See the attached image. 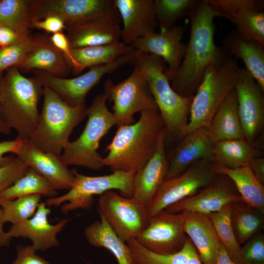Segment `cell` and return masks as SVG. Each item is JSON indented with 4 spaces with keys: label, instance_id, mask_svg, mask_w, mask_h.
<instances>
[{
    "label": "cell",
    "instance_id": "6da1fadb",
    "mask_svg": "<svg viewBox=\"0 0 264 264\" xmlns=\"http://www.w3.org/2000/svg\"><path fill=\"white\" fill-rule=\"evenodd\" d=\"M189 17L190 36L182 63L176 71H165L173 90L184 97L194 96L207 66L224 52L215 44L214 20L219 17L206 0H200Z\"/></svg>",
    "mask_w": 264,
    "mask_h": 264
},
{
    "label": "cell",
    "instance_id": "7a4b0ae2",
    "mask_svg": "<svg viewBox=\"0 0 264 264\" xmlns=\"http://www.w3.org/2000/svg\"><path fill=\"white\" fill-rule=\"evenodd\" d=\"M164 124L158 109L140 112L138 120L119 127L101 160L113 172L135 173L151 158L156 149Z\"/></svg>",
    "mask_w": 264,
    "mask_h": 264
},
{
    "label": "cell",
    "instance_id": "3957f363",
    "mask_svg": "<svg viewBox=\"0 0 264 264\" xmlns=\"http://www.w3.org/2000/svg\"><path fill=\"white\" fill-rule=\"evenodd\" d=\"M135 64L149 84L163 121L165 149L171 148L183 136L193 97H182L173 90L165 74L167 67L161 58L136 51Z\"/></svg>",
    "mask_w": 264,
    "mask_h": 264
},
{
    "label": "cell",
    "instance_id": "277c9868",
    "mask_svg": "<svg viewBox=\"0 0 264 264\" xmlns=\"http://www.w3.org/2000/svg\"><path fill=\"white\" fill-rule=\"evenodd\" d=\"M44 88L36 78H27L16 67L2 76L0 116L5 124L17 132V138H30L38 124V103Z\"/></svg>",
    "mask_w": 264,
    "mask_h": 264
},
{
    "label": "cell",
    "instance_id": "5b68a950",
    "mask_svg": "<svg viewBox=\"0 0 264 264\" xmlns=\"http://www.w3.org/2000/svg\"><path fill=\"white\" fill-rule=\"evenodd\" d=\"M237 60L224 52L207 66L191 103L189 118L183 136L209 127L219 107L235 87L239 67Z\"/></svg>",
    "mask_w": 264,
    "mask_h": 264
},
{
    "label": "cell",
    "instance_id": "8992f818",
    "mask_svg": "<svg viewBox=\"0 0 264 264\" xmlns=\"http://www.w3.org/2000/svg\"><path fill=\"white\" fill-rule=\"evenodd\" d=\"M44 88V102L37 127L30 143L46 153L61 155L73 129L87 116L86 105L73 107L46 86Z\"/></svg>",
    "mask_w": 264,
    "mask_h": 264
},
{
    "label": "cell",
    "instance_id": "52a82bcc",
    "mask_svg": "<svg viewBox=\"0 0 264 264\" xmlns=\"http://www.w3.org/2000/svg\"><path fill=\"white\" fill-rule=\"evenodd\" d=\"M106 94L97 95L87 109L88 121L85 127L75 140L69 141L61 157L67 165L83 166L94 171L100 170L103 165L102 156L97 152L100 141L117 122L106 105Z\"/></svg>",
    "mask_w": 264,
    "mask_h": 264
},
{
    "label": "cell",
    "instance_id": "ba28073f",
    "mask_svg": "<svg viewBox=\"0 0 264 264\" xmlns=\"http://www.w3.org/2000/svg\"><path fill=\"white\" fill-rule=\"evenodd\" d=\"M75 178L68 191L60 196L46 199V205L58 207L64 214L77 209L88 210L94 203V196L101 195L106 191H119L120 195L125 198L132 197V181L135 173L115 172L112 174L97 176L84 175L72 170Z\"/></svg>",
    "mask_w": 264,
    "mask_h": 264
},
{
    "label": "cell",
    "instance_id": "9c48e42d",
    "mask_svg": "<svg viewBox=\"0 0 264 264\" xmlns=\"http://www.w3.org/2000/svg\"><path fill=\"white\" fill-rule=\"evenodd\" d=\"M104 90L107 100L113 102L112 113L117 128L134 123L133 115L138 112L158 109L149 84L136 64L131 75L120 83L114 84L107 79Z\"/></svg>",
    "mask_w": 264,
    "mask_h": 264
},
{
    "label": "cell",
    "instance_id": "30bf717a",
    "mask_svg": "<svg viewBox=\"0 0 264 264\" xmlns=\"http://www.w3.org/2000/svg\"><path fill=\"white\" fill-rule=\"evenodd\" d=\"M218 174L213 160L202 159L193 163L179 176L164 180L146 207L149 216H154L169 206L196 194Z\"/></svg>",
    "mask_w": 264,
    "mask_h": 264
},
{
    "label": "cell",
    "instance_id": "8fae6325",
    "mask_svg": "<svg viewBox=\"0 0 264 264\" xmlns=\"http://www.w3.org/2000/svg\"><path fill=\"white\" fill-rule=\"evenodd\" d=\"M136 52L124 55L114 61L89 68L86 73L72 78L54 76L41 70L35 71L36 78L43 86H46L73 107L85 104L89 91L97 85L106 74L113 73L127 64H135Z\"/></svg>",
    "mask_w": 264,
    "mask_h": 264
},
{
    "label": "cell",
    "instance_id": "7c38bea8",
    "mask_svg": "<svg viewBox=\"0 0 264 264\" xmlns=\"http://www.w3.org/2000/svg\"><path fill=\"white\" fill-rule=\"evenodd\" d=\"M97 209L99 215L124 242L135 239L149 223L150 217L146 206L132 198H125L113 190L100 195Z\"/></svg>",
    "mask_w": 264,
    "mask_h": 264
},
{
    "label": "cell",
    "instance_id": "4fadbf2b",
    "mask_svg": "<svg viewBox=\"0 0 264 264\" xmlns=\"http://www.w3.org/2000/svg\"><path fill=\"white\" fill-rule=\"evenodd\" d=\"M49 16L61 18L65 24L81 23L100 18L120 17L114 0H32L31 20H42Z\"/></svg>",
    "mask_w": 264,
    "mask_h": 264
},
{
    "label": "cell",
    "instance_id": "5bb4252c",
    "mask_svg": "<svg viewBox=\"0 0 264 264\" xmlns=\"http://www.w3.org/2000/svg\"><path fill=\"white\" fill-rule=\"evenodd\" d=\"M185 217V212L170 213L163 210L150 217L147 226L135 239L153 253H176L183 247L187 237L184 231Z\"/></svg>",
    "mask_w": 264,
    "mask_h": 264
},
{
    "label": "cell",
    "instance_id": "9a60e30c",
    "mask_svg": "<svg viewBox=\"0 0 264 264\" xmlns=\"http://www.w3.org/2000/svg\"><path fill=\"white\" fill-rule=\"evenodd\" d=\"M235 89L244 139L253 144L264 135V91L244 68L240 67Z\"/></svg>",
    "mask_w": 264,
    "mask_h": 264
},
{
    "label": "cell",
    "instance_id": "2e32d148",
    "mask_svg": "<svg viewBox=\"0 0 264 264\" xmlns=\"http://www.w3.org/2000/svg\"><path fill=\"white\" fill-rule=\"evenodd\" d=\"M218 14L236 26L242 37L254 40L264 46L263 0H206Z\"/></svg>",
    "mask_w": 264,
    "mask_h": 264
},
{
    "label": "cell",
    "instance_id": "e0dca14e",
    "mask_svg": "<svg viewBox=\"0 0 264 264\" xmlns=\"http://www.w3.org/2000/svg\"><path fill=\"white\" fill-rule=\"evenodd\" d=\"M242 200L232 180L219 173L207 186L194 195L166 208L170 213L193 212L209 215L217 212L229 203Z\"/></svg>",
    "mask_w": 264,
    "mask_h": 264
},
{
    "label": "cell",
    "instance_id": "ac0fdd59",
    "mask_svg": "<svg viewBox=\"0 0 264 264\" xmlns=\"http://www.w3.org/2000/svg\"><path fill=\"white\" fill-rule=\"evenodd\" d=\"M51 209L41 202L34 215L22 222L12 224L7 231L12 238L28 239L37 251H44L60 244L57 236L70 221L64 218L56 224L50 223L48 216Z\"/></svg>",
    "mask_w": 264,
    "mask_h": 264
},
{
    "label": "cell",
    "instance_id": "d6986e66",
    "mask_svg": "<svg viewBox=\"0 0 264 264\" xmlns=\"http://www.w3.org/2000/svg\"><path fill=\"white\" fill-rule=\"evenodd\" d=\"M213 145L207 128H199L183 135L166 151L169 169L165 180L179 176L198 160H212Z\"/></svg>",
    "mask_w": 264,
    "mask_h": 264
},
{
    "label": "cell",
    "instance_id": "ffe728a7",
    "mask_svg": "<svg viewBox=\"0 0 264 264\" xmlns=\"http://www.w3.org/2000/svg\"><path fill=\"white\" fill-rule=\"evenodd\" d=\"M122 20L121 38L131 45L135 40L155 33L158 26L154 0H114Z\"/></svg>",
    "mask_w": 264,
    "mask_h": 264
},
{
    "label": "cell",
    "instance_id": "44dd1931",
    "mask_svg": "<svg viewBox=\"0 0 264 264\" xmlns=\"http://www.w3.org/2000/svg\"><path fill=\"white\" fill-rule=\"evenodd\" d=\"M16 154L57 190L71 188L75 176L63 161L61 155L44 152L34 147L29 140H23Z\"/></svg>",
    "mask_w": 264,
    "mask_h": 264
},
{
    "label": "cell",
    "instance_id": "7402d4cb",
    "mask_svg": "<svg viewBox=\"0 0 264 264\" xmlns=\"http://www.w3.org/2000/svg\"><path fill=\"white\" fill-rule=\"evenodd\" d=\"M184 28L180 25L158 33H154L139 38L130 45L136 51L161 58L168 65L166 71L175 72L179 67L187 45L181 42Z\"/></svg>",
    "mask_w": 264,
    "mask_h": 264
},
{
    "label": "cell",
    "instance_id": "603a6c76",
    "mask_svg": "<svg viewBox=\"0 0 264 264\" xmlns=\"http://www.w3.org/2000/svg\"><path fill=\"white\" fill-rule=\"evenodd\" d=\"M120 17H104L78 23L66 24V36L71 49L113 44L119 42Z\"/></svg>",
    "mask_w": 264,
    "mask_h": 264
},
{
    "label": "cell",
    "instance_id": "cb8c5ba5",
    "mask_svg": "<svg viewBox=\"0 0 264 264\" xmlns=\"http://www.w3.org/2000/svg\"><path fill=\"white\" fill-rule=\"evenodd\" d=\"M168 169L164 129L160 134L153 156L142 168L134 174L132 198L147 207L165 180Z\"/></svg>",
    "mask_w": 264,
    "mask_h": 264
},
{
    "label": "cell",
    "instance_id": "d4e9b609",
    "mask_svg": "<svg viewBox=\"0 0 264 264\" xmlns=\"http://www.w3.org/2000/svg\"><path fill=\"white\" fill-rule=\"evenodd\" d=\"M184 231L202 264H215L221 242L207 215L185 212Z\"/></svg>",
    "mask_w": 264,
    "mask_h": 264
},
{
    "label": "cell",
    "instance_id": "484cf974",
    "mask_svg": "<svg viewBox=\"0 0 264 264\" xmlns=\"http://www.w3.org/2000/svg\"><path fill=\"white\" fill-rule=\"evenodd\" d=\"M221 47L229 57L243 62L245 69L264 91V46L232 30L223 39Z\"/></svg>",
    "mask_w": 264,
    "mask_h": 264
},
{
    "label": "cell",
    "instance_id": "4316f807",
    "mask_svg": "<svg viewBox=\"0 0 264 264\" xmlns=\"http://www.w3.org/2000/svg\"><path fill=\"white\" fill-rule=\"evenodd\" d=\"M32 50L17 67L24 70L39 69L51 75L65 78L71 70L64 54L45 35L34 37Z\"/></svg>",
    "mask_w": 264,
    "mask_h": 264
},
{
    "label": "cell",
    "instance_id": "83f0119b",
    "mask_svg": "<svg viewBox=\"0 0 264 264\" xmlns=\"http://www.w3.org/2000/svg\"><path fill=\"white\" fill-rule=\"evenodd\" d=\"M207 130L213 143L225 140L244 139L239 116L235 87L219 107Z\"/></svg>",
    "mask_w": 264,
    "mask_h": 264
},
{
    "label": "cell",
    "instance_id": "f1b7e54d",
    "mask_svg": "<svg viewBox=\"0 0 264 264\" xmlns=\"http://www.w3.org/2000/svg\"><path fill=\"white\" fill-rule=\"evenodd\" d=\"M263 154V150L245 139L222 140L213 145L212 160L217 164L229 168L248 165L253 159Z\"/></svg>",
    "mask_w": 264,
    "mask_h": 264
},
{
    "label": "cell",
    "instance_id": "f546056e",
    "mask_svg": "<svg viewBox=\"0 0 264 264\" xmlns=\"http://www.w3.org/2000/svg\"><path fill=\"white\" fill-rule=\"evenodd\" d=\"M126 242L131 251L132 264H202L197 249L188 236L183 247L169 255L153 253L138 244L135 239Z\"/></svg>",
    "mask_w": 264,
    "mask_h": 264
},
{
    "label": "cell",
    "instance_id": "4dcf8cb0",
    "mask_svg": "<svg viewBox=\"0 0 264 264\" xmlns=\"http://www.w3.org/2000/svg\"><path fill=\"white\" fill-rule=\"evenodd\" d=\"M218 173L229 177L245 203L264 212V185L255 176L248 165L237 168H229L217 164Z\"/></svg>",
    "mask_w": 264,
    "mask_h": 264
},
{
    "label": "cell",
    "instance_id": "1f68e13d",
    "mask_svg": "<svg viewBox=\"0 0 264 264\" xmlns=\"http://www.w3.org/2000/svg\"><path fill=\"white\" fill-rule=\"evenodd\" d=\"M100 216V215H99ZM87 226L84 234L91 245L104 247L115 257L118 264H132V256L129 247L122 242L107 223L103 217Z\"/></svg>",
    "mask_w": 264,
    "mask_h": 264
},
{
    "label": "cell",
    "instance_id": "d6a6232c",
    "mask_svg": "<svg viewBox=\"0 0 264 264\" xmlns=\"http://www.w3.org/2000/svg\"><path fill=\"white\" fill-rule=\"evenodd\" d=\"M264 212L243 200L232 202L230 220L236 239L241 246L264 227Z\"/></svg>",
    "mask_w": 264,
    "mask_h": 264
},
{
    "label": "cell",
    "instance_id": "836d02e7",
    "mask_svg": "<svg viewBox=\"0 0 264 264\" xmlns=\"http://www.w3.org/2000/svg\"><path fill=\"white\" fill-rule=\"evenodd\" d=\"M123 42L71 49V55L78 66L79 74L87 67L107 64L119 57L135 51Z\"/></svg>",
    "mask_w": 264,
    "mask_h": 264
},
{
    "label": "cell",
    "instance_id": "e575fe53",
    "mask_svg": "<svg viewBox=\"0 0 264 264\" xmlns=\"http://www.w3.org/2000/svg\"><path fill=\"white\" fill-rule=\"evenodd\" d=\"M57 191L45 178L28 167L21 177L0 193V202L33 195L53 198L57 196Z\"/></svg>",
    "mask_w": 264,
    "mask_h": 264
},
{
    "label": "cell",
    "instance_id": "d590c367",
    "mask_svg": "<svg viewBox=\"0 0 264 264\" xmlns=\"http://www.w3.org/2000/svg\"><path fill=\"white\" fill-rule=\"evenodd\" d=\"M32 0H0V26L22 37L29 35Z\"/></svg>",
    "mask_w": 264,
    "mask_h": 264
},
{
    "label": "cell",
    "instance_id": "8d00e7d4",
    "mask_svg": "<svg viewBox=\"0 0 264 264\" xmlns=\"http://www.w3.org/2000/svg\"><path fill=\"white\" fill-rule=\"evenodd\" d=\"M200 0H154L155 15L160 31L175 26L183 17L189 16L197 8Z\"/></svg>",
    "mask_w": 264,
    "mask_h": 264
},
{
    "label": "cell",
    "instance_id": "74e56055",
    "mask_svg": "<svg viewBox=\"0 0 264 264\" xmlns=\"http://www.w3.org/2000/svg\"><path fill=\"white\" fill-rule=\"evenodd\" d=\"M231 203L220 211L208 215L220 242L225 248L231 260L236 264L241 246L236 239L231 222Z\"/></svg>",
    "mask_w": 264,
    "mask_h": 264
},
{
    "label": "cell",
    "instance_id": "f35d334b",
    "mask_svg": "<svg viewBox=\"0 0 264 264\" xmlns=\"http://www.w3.org/2000/svg\"><path fill=\"white\" fill-rule=\"evenodd\" d=\"M42 197L33 195L0 202L5 222L16 224L31 218L35 213Z\"/></svg>",
    "mask_w": 264,
    "mask_h": 264
},
{
    "label": "cell",
    "instance_id": "ab89813d",
    "mask_svg": "<svg viewBox=\"0 0 264 264\" xmlns=\"http://www.w3.org/2000/svg\"><path fill=\"white\" fill-rule=\"evenodd\" d=\"M34 37L29 35L8 46L0 48V72L18 66L32 50Z\"/></svg>",
    "mask_w": 264,
    "mask_h": 264
},
{
    "label": "cell",
    "instance_id": "60d3db41",
    "mask_svg": "<svg viewBox=\"0 0 264 264\" xmlns=\"http://www.w3.org/2000/svg\"><path fill=\"white\" fill-rule=\"evenodd\" d=\"M264 264V235L257 233L241 247L236 264Z\"/></svg>",
    "mask_w": 264,
    "mask_h": 264
},
{
    "label": "cell",
    "instance_id": "b9f144b4",
    "mask_svg": "<svg viewBox=\"0 0 264 264\" xmlns=\"http://www.w3.org/2000/svg\"><path fill=\"white\" fill-rule=\"evenodd\" d=\"M28 167L18 156L14 157L9 163L0 166V193L21 177Z\"/></svg>",
    "mask_w": 264,
    "mask_h": 264
},
{
    "label": "cell",
    "instance_id": "7bdbcfd3",
    "mask_svg": "<svg viewBox=\"0 0 264 264\" xmlns=\"http://www.w3.org/2000/svg\"><path fill=\"white\" fill-rule=\"evenodd\" d=\"M49 37L51 43L64 54L73 74H79L78 66L71 55V48L66 35L63 32H59Z\"/></svg>",
    "mask_w": 264,
    "mask_h": 264
},
{
    "label": "cell",
    "instance_id": "ee69618b",
    "mask_svg": "<svg viewBox=\"0 0 264 264\" xmlns=\"http://www.w3.org/2000/svg\"><path fill=\"white\" fill-rule=\"evenodd\" d=\"M17 256L10 264H50L36 254V251L31 245H18L16 247Z\"/></svg>",
    "mask_w": 264,
    "mask_h": 264
},
{
    "label": "cell",
    "instance_id": "f6af8a7d",
    "mask_svg": "<svg viewBox=\"0 0 264 264\" xmlns=\"http://www.w3.org/2000/svg\"><path fill=\"white\" fill-rule=\"evenodd\" d=\"M30 28L44 30L53 34L63 32L66 28L64 20L55 16H49L42 20H31Z\"/></svg>",
    "mask_w": 264,
    "mask_h": 264
},
{
    "label": "cell",
    "instance_id": "bcb514c9",
    "mask_svg": "<svg viewBox=\"0 0 264 264\" xmlns=\"http://www.w3.org/2000/svg\"><path fill=\"white\" fill-rule=\"evenodd\" d=\"M23 140L16 137L15 139L0 142V166L10 162L15 156H4L8 153L16 154L22 143Z\"/></svg>",
    "mask_w": 264,
    "mask_h": 264
},
{
    "label": "cell",
    "instance_id": "7dc6e473",
    "mask_svg": "<svg viewBox=\"0 0 264 264\" xmlns=\"http://www.w3.org/2000/svg\"><path fill=\"white\" fill-rule=\"evenodd\" d=\"M24 37L9 28L0 26V48L14 44Z\"/></svg>",
    "mask_w": 264,
    "mask_h": 264
},
{
    "label": "cell",
    "instance_id": "c3c4849f",
    "mask_svg": "<svg viewBox=\"0 0 264 264\" xmlns=\"http://www.w3.org/2000/svg\"><path fill=\"white\" fill-rule=\"evenodd\" d=\"M259 181L264 184V158L259 156L253 159L248 164Z\"/></svg>",
    "mask_w": 264,
    "mask_h": 264
},
{
    "label": "cell",
    "instance_id": "681fc988",
    "mask_svg": "<svg viewBox=\"0 0 264 264\" xmlns=\"http://www.w3.org/2000/svg\"><path fill=\"white\" fill-rule=\"evenodd\" d=\"M5 222L3 211L0 206V248L8 246L12 239L7 232H5L3 229V225Z\"/></svg>",
    "mask_w": 264,
    "mask_h": 264
},
{
    "label": "cell",
    "instance_id": "f907efd6",
    "mask_svg": "<svg viewBox=\"0 0 264 264\" xmlns=\"http://www.w3.org/2000/svg\"><path fill=\"white\" fill-rule=\"evenodd\" d=\"M215 264H235L231 260L227 251L221 243Z\"/></svg>",
    "mask_w": 264,
    "mask_h": 264
},
{
    "label": "cell",
    "instance_id": "816d5d0a",
    "mask_svg": "<svg viewBox=\"0 0 264 264\" xmlns=\"http://www.w3.org/2000/svg\"><path fill=\"white\" fill-rule=\"evenodd\" d=\"M2 72H0V100L1 95V85L2 78ZM11 132V129H9L3 122L0 116V133L3 134H9Z\"/></svg>",
    "mask_w": 264,
    "mask_h": 264
},
{
    "label": "cell",
    "instance_id": "f5cc1de1",
    "mask_svg": "<svg viewBox=\"0 0 264 264\" xmlns=\"http://www.w3.org/2000/svg\"><path fill=\"white\" fill-rule=\"evenodd\" d=\"M243 264H254V263H245Z\"/></svg>",
    "mask_w": 264,
    "mask_h": 264
},
{
    "label": "cell",
    "instance_id": "db71d44e",
    "mask_svg": "<svg viewBox=\"0 0 264 264\" xmlns=\"http://www.w3.org/2000/svg\"></svg>",
    "mask_w": 264,
    "mask_h": 264
}]
</instances>
